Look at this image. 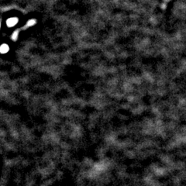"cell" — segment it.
<instances>
[{
  "instance_id": "1",
  "label": "cell",
  "mask_w": 186,
  "mask_h": 186,
  "mask_svg": "<svg viewBox=\"0 0 186 186\" xmlns=\"http://www.w3.org/2000/svg\"><path fill=\"white\" fill-rule=\"evenodd\" d=\"M16 22H17L16 19H10V20H8V24H9V26H13Z\"/></svg>"
}]
</instances>
